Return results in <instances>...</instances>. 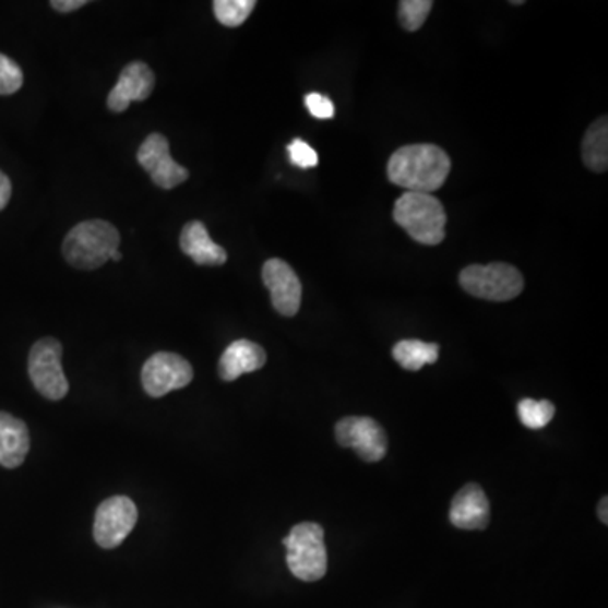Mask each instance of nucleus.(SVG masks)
Instances as JSON below:
<instances>
[{
    "label": "nucleus",
    "mask_w": 608,
    "mask_h": 608,
    "mask_svg": "<svg viewBox=\"0 0 608 608\" xmlns=\"http://www.w3.org/2000/svg\"><path fill=\"white\" fill-rule=\"evenodd\" d=\"M452 160L434 144H413L392 154L388 165L391 183L413 193L440 190L449 178Z\"/></svg>",
    "instance_id": "obj_1"
},
{
    "label": "nucleus",
    "mask_w": 608,
    "mask_h": 608,
    "mask_svg": "<svg viewBox=\"0 0 608 608\" xmlns=\"http://www.w3.org/2000/svg\"><path fill=\"white\" fill-rule=\"evenodd\" d=\"M119 230L109 222H82L68 231L63 255L76 270H98L119 250Z\"/></svg>",
    "instance_id": "obj_2"
},
{
    "label": "nucleus",
    "mask_w": 608,
    "mask_h": 608,
    "mask_svg": "<svg viewBox=\"0 0 608 608\" xmlns=\"http://www.w3.org/2000/svg\"><path fill=\"white\" fill-rule=\"evenodd\" d=\"M394 220L416 242L438 246L444 240L446 213L433 194L413 191L401 194L394 205Z\"/></svg>",
    "instance_id": "obj_3"
},
{
    "label": "nucleus",
    "mask_w": 608,
    "mask_h": 608,
    "mask_svg": "<svg viewBox=\"0 0 608 608\" xmlns=\"http://www.w3.org/2000/svg\"><path fill=\"white\" fill-rule=\"evenodd\" d=\"M289 571L301 582H318L329 570L325 530L317 523H301L284 538Z\"/></svg>",
    "instance_id": "obj_4"
},
{
    "label": "nucleus",
    "mask_w": 608,
    "mask_h": 608,
    "mask_svg": "<svg viewBox=\"0 0 608 608\" xmlns=\"http://www.w3.org/2000/svg\"><path fill=\"white\" fill-rule=\"evenodd\" d=\"M460 284L475 298L504 302L523 293L524 277L514 265L493 262L489 265H468L460 273Z\"/></svg>",
    "instance_id": "obj_5"
},
{
    "label": "nucleus",
    "mask_w": 608,
    "mask_h": 608,
    "mask_svg": "<svg viewBox=\"0 0 608 608\" xmlns=\"http://www.w3.org/2000/svg\"><path fill=\"white\" fill-rule=\"evenodd\" d=\"M63 347L55 338H43L34 344L29 354V378L39 394L49 401L63 400L68 381L61 367Z\"/></svg>",
    "instance_id": "obj_6"
},
{
    "label": "nucleus",
    "mask_w": 608,
    "mask_h": 608,
    "mask_svg": "<svg viewBox=\"0 0 608 608\" xmlns=\"http://www.w3.org/2000/svg\"><path fill=\"white\" fill-rule=\"evenodd\" d=\"M339 446L355 450L363 462L375 463L388 453V434L375 419L366 416H348L335 426Z\"/></svg>",
    "instance_id": "obj_7"
},
{
    "label": "nucleus",
    "mask_w": 608,
    "mask_h": 608,
    "mask_svg": "<svg viewBox=\"0 0 608 608\" xmlns=\"http://www.w3.org/2000/svg\"><path fill=\"white\" fill-rule=\"evenodd\" d=\"M193 381V367L181 355L171 351L154 354L142 367V385L151 397H163L187 388Z\"/></svg>",
    "instance_id": "obj_8"
},
{
    "label": "nucleus",
    "mask_w": 608,
    "mask_h": 608,
    "mask_svg": "<svg viewBox=\"0 0 608 608\" xmlns=\"http://www.w3.org/2000/svg\"><path fill=\"white\" fill-rule=\"evenodd\" d=\"M138 523V508L129 497L117 496L98 505L94 538L98 546L114 549L128 538Z\"/></svg>",
    "instance_id": "obj_9"
},
{
    "label": "nucleus",
    "mask_w": 608,
    "mask_h": 608,
    "mask_svg": "<svg viewBox=\"0 0 608 608\" xmlns=\"http://www.w3.org/2000/svg\"><path fill=\"white\" fill-rule=\"evenodd\" d=\"M139 165L150 172L154 183L165 190L180 187L188 180L187 168L178 165L169 154V142L165 135L151 134L138 151Z\"/></svg>",
    "instance_id": "obj_10"
},
{
    "label": "nucleus",
    "mask_w": 608,
    "mask_h": 608,
    "mask_svg": "<svg viewBox=\"0 0 608 608\" xmlns=\"http://www.w3.org/2000/svg\"><path fill=\"white\" fill-rule=\"evenodd\" d=\"M262 281L270 289L274 310L283 317H295L301 307V281L291 265L270 259L262 267Z\"/></svg>",
    "instance_id": "obj_11"
},
{
    "label": "nucleus",
    "mask_w": 608,
    "mask_h": 608,
    "mask_svg": "<svg viewBox=\"0 0 608 608\" xmlns=\"http://www.w3.org/2000/svg\"><path fill=\"white\" fill-rule=\"evenodd\" d=\"M154 88V73L146 63L132 61L123 68L116 86L107 98V105L112 112H123L129 109L131 102L146 100Z\"/></svg>",
    "instance_id": "obj_12"
},
{
    "label": "nucleus",
    "mask_w": 608,
    "mask_h": 608,
    "mask_svg": "<svg viewBox=\"0 0 608 608\" xmlns=\"http://www.w3.org/2000/svg\"><path fill=\"white\" fill-rule=\"evenodd\" d=\"M450 521L458 529H486L490 523V502L477 484H467L452 500Z\"/></svg>",
    "instance_id": "obj_13"
},
{
    "label": "nucleus",
    "mask_w": 608,
    "mask_h": 608,
    "mask_svg": "<svg viewBox=\"0 0 608 608\" xmlns=\"http://www.w3.org/2000/svg\"><path fill=\"white\" fill-rule=\"evenodd\" d=\"M267 360L264 348L250 339H237L228 345L218 362V373L224 381L231 382L243 373L262 369Z\"/></svg>",
    "instance_id": "obj_14"
},
{
    "label": "nucleus",
    "mask_w": 608,
    "mask_h": 608,
    "mask_svg": "<svg viewBox=\"0 0 608 608\" xmlns=\"http://www.w3.org/2000/svg\"><path fill=\"white\" fill-rule=\"evenodd\" d=\"M29 446V431L24 421L0 410V465L4 468L20 467Z\"/></svg>",
    "instance_id": "obj_15"
},
{
    "label": "nucleus",
    "mask_w": 608,
    "mask_h": 608,
    "mask_svg": "<svg viewBox=\"0 0 608 608\" xmlns=\"http://www.w3.org/2000/svg\"><path fill=\"white\" fill-rule=\"evenodd\" d=\"M181 250L199 265H222L227 262V250L210 239L202 222L184 225L180 237Z\"/></svg>",
    "instance_id": "obj_16"
},
{
    "label": "nucleus",
    "mask_w": 608,
    "mask_h": 608,
    "mask_svg": "<svg viewBox=\"0 0 608 608\" xmlns=\"http://www.w3.org/2000/svg\"><path fill=\"white\" fill-rule=\"evenodd\" d=\"M583 163L595 172L607 171L608 166V123L607 117L595 120L583 138Z\"/></svg>",
    "instance_id": "obj_17"
},
{
    "label": "nucleus",
    "mask_w": 608,
    "mask_h": 608,
    "mask_svg": "<svg viewBox=\"0 0 608 608\" xmlns=\"http://www.w3.org/2000/svg\"><path fill=\"white\" fill-rule=\"evenodd\" d=\"M440 355L437 344H426L421 339H403L392 348V357L403 369L418 372L428 363H434Z\"/></svg>",
    "instance_id": "obj_18"
},
{
    "label": "nucleus",
    "mask_w": 608,
    "mask_h": 608,
    "mask_svg": "<svg viewBox=\"0 0 608 608\" xmlns=\"http://www.w3.org/2000/svg\"><path fill=\"white\" fill-rule=\"evenodd\" d=\"M555 404L549 401L523 400L518 401L517 415L518 421L523 422L527 429H543L555 418Z\"/></svg>",
    "instance_id": "obj_19"
},
{
    "label": "nucleus",
    "mask_w": 608,
    "mask_h": 608,
    "mask_svg": "<svg viewBox=\"0 0 608 608\" xmlns=\"http://www.w3.org/2000/svg\"><path fill=\"white\" fill-rule=\"evenodd\" d=\"M255 5L254 0H217L213 2V11L218 23L227 27H239L246 23Z\"/></svg>",
    "instance_id": "obj_20"
},
{
    "label": "nucleus",
    "mask_w": 608,
    "mask_h": 608,
    "mask_svg": "<svg viewBox=\"0 0 608 608\" xmlns=\"http://www.w3.org/2000/svg\"><path fill=\"white\" fill-rule=\"evenodd\" d=\"M433 8L431 0H403L400 2V21L404 29L418 31Z\"/></svg>",
    "instance_id": "obj_21"
},
{
    "label": "nucleus",
    "mask_w": 608,
    "mask_h": 608,
    "mask_svg": "<svg viewBox=\"0 0 608 608\" xmlns=\"http://www.w3.org/2000/svg\"><path fill=\"white\" fill-rule=\"evenodd\" d=\"M24 75L20 64L0 52V95H12L23 86Z\"/></svg>",
    "instance_id": "obj_22"
},
{
    "label": "nucleus",
    "mask_w": 608,
    "mask_h": 608,
    "mask_svg": "<svg viewBox=\"0 0 608 608\" xmlns=\"http://www.w3.org/2000/svg\"><path fill=\"white\" fill-rule=\"evenodd\" d=\"M288 153L289 160H291V165H295L296 168L311 169L320 163L317 151L308 142L301 141V139H295L289 144Z\"/></svg>",
    "instance_id": "obj_23"
},
{
    "label": "nucleus",
    "mask_w": 608,
    "mask_h": 608,
    "mask_svg": "<svg viewBox=\"0 0 608 608\" xmlns=\"http://www.w3.org/2000/svg\"><path fill=\"white\" fill-rule=\"evenodd\" d=\"M305 104H307L311 116L317 117V119H333V116H335V105L325 95L317 94V92L308 94L305 97Z\"/></svg>",
    "instance_id": "obj_24"
},
{
    "label": "nucleus",
    "mask_w": 608,
    "mask_h": 608,
    "mask_svg": "<svg viewBox=\"0 0 608 608\" xmlns=\"http://www.w3.org/2000/svg\"><path fill=\"white\" fill-rule=\"evenodd\" d=\"M12 184L8 176L0 171V210H4L8 206L9 200H11Z\"/></svg>",
    "instance_id": "obj_25"
},
{
    "label": "nucleus",
    "mask_w": 608,
    "mask_h": 608,
    "mask_svg": "<svg viewBox=\"0 0 608 608\" xmlns=\"http://www.w3.org/2000/svg\"><path fill=\"white\" fill-rule=\"evenodd\" d=\"M85 4H88L86 0H55V2H51L52 8L60 12L76 11Z\"/></svg>",
    "instance_id": "obj_26"
},
{
    "label": "nucleus",
    "mask_w": 608,
    "mask_h": 608,
    "mask_svg": "<svg viewBox=\"0 0 608 608\" xmlns=\"http://www.w3.org/2000/svg\"><path fill=\"white\" fill-rule=\"evenodd\" d=\"M607 502H608L607 497H604V499H601L600 504H598V517H600V521L604 524H608Z\"/></svg>",
    "instance_id": "obj_27"
},
{
    "label": "nucleus",
    "mask_w": 608,
    "mask_h": 608,
    "mask_svg": "<svg viewBox=\"0 0 608 608\" xmlns=\"http://www.w3.org/2000/svg\"><path fill=\"white\" fill-rule=\"evenodd\" d=\"M110 259H112V261L119 262L120 259H122V254H120V250H116V252H114L112 254V258Z\"/></svg>",
    "instance_id": "obj_28"
}]
</instances>
